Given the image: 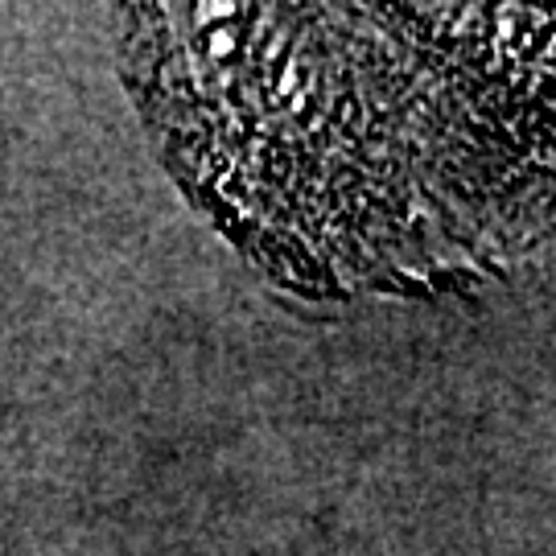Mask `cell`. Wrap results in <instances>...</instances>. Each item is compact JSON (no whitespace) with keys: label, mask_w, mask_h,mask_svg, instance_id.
Here are the masks:
<instances>
[{"label":"cell","mask_w":556,"mask_h":556,"mask_svg":"<svg viewBox=\"0 0 556 556\" xmlns=\"http://www.w3.org/2000/svg\"><path fill=\"white\" fill-rule=\"evenodd\" d=\"M140 17L132 50H149L174 165L314 285L445 273L548 190V13L169 4Z\"/></svg>","instance_id":"6da1fadb"}]
</instances>
